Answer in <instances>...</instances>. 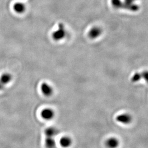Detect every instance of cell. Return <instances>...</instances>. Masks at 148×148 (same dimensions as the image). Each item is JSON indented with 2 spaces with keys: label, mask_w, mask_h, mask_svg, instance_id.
Returning a JSON list of instances; mask_svg holds the SVG:
<instances>
[{
  "label": "cell",
  "mask_w": 148,
  "mask_h": 148,
  "mask_svg": "<svg viewBox=\"0 0 148 148\" xmlns=\"http://www.w3.org/2000/svg\"><path fill=\"white\" fill-rule=\"evenodd\" d=\"M112 5L117 9H124L131 12H137L139 10V5L135 3H128L121 0H111Z\"/></svg>",
  "instance_id": "6da1fadb"
},
{
  "label": "cell",
  "mask_w": 148,
  "mask_h": 148,
  "mask_svg": "<svg viewBox=\"0 0 148 148\" xmlns=\"http://www.w3.org/2000/svg\"><path fill=\"white\" fill-rule=\"evenodd\" d=\"M66 30L63 24L60 23L58 25V29L52 34V37L56 41H59L65 37Z\"/></svg>",
  "instance_id": "7a4b0ae2"
},
{
  "label": "cell",
  "mask_w": 148,
  "mask_h": 148,
  "mask_svg": "<svg viewBox=\"0 0 148 148\" xmlns=\"http://www.w3.org/2000/svg\"><path fill=\"white\" fill-rule=\"evenodd\" d=\"M116 121L123 124H129L132 121V116L128 114H122L116 117Z\"/></svg>",
  "instance_id": "3957f363"
},
{
  "label": "cell",
  "mask_w": 148,
  "mask_h": 148,
  "mask_svg": "<svg viewBox=\"0 0 148 148\" xmlns=\"http://www.w3.org/2000/svg\"><path fill=\"white\" fill-rule=\"evenodd\" d=\"M41 115L43 119L47 120H49L53 119V117L54 116V112L53 110L47 108L43 110Z\"/></svg>",
  "instance_id": "277c9868"
},
{
  "label": "cell",
  "mask_w": 148,
  "mask_h": 148,
  "mask_svg": "<svg viewBox=\"0 0 148 148\" xmlns=\"http://www.w3.org/2000/svg\"><path fill=\"white\" fill-rule=\"evenodd\" d=\"M41 90L43 94L46 96H49L53 93V88L47 83H43L41 86Z\"/></svg>",
  "instance_id": "5b68a950"
},
{
  "label": "cell",
  "mask_w": 148,
  "mask_h": 148,
  "mask_svg": "<svg viewBox=\"0 0 148 148\" xmlns=\"http://www.w3.org/2000/svg\"><path fill=\"white\" fill-rule=\"evenodd\" d=\"M101 34V30L99 27H92L88 32V36L90 38L95 39L99 37Z\"/></svg>",
  "instance_id": "8992f818"
},
{
  "label": "cell",
  "mask_w": 148,
  "mask_h": 148,
  "mask_svg": "<svg viewBox=\"0 0 148 148\" xmlns=\"http://www.w3.org/2000/svg\"><path fill=\"white\" fill-rule=\"evenodd\" d=\"M119 143V140L116 138H110L106 141V145L109 148H116Z\"/></svg>",
  "instance_id": "52a82bcc"
},
{
  "label": "cell",
  "mask_w": 148,
  "mask_h": 148,
  "mask_svg": "<svg viewBox=\"0 0 148 148\" xmlns=\"http://www.w3.org/2000/svg\"><path fill=\"white\" fill-rule=\"evenodd\" d=\"M13 10L16 13L21 14L25 11L26 7L24 3L21 2H16L13 5Z\"/></svg>",
  "instance_id": "ba28073f"
},
{
  "label": "cell",
  "mask_w": 148,
  "mask_h": 148,
  "mask_svg": "<svg viewBox=\"0 0 148 148\" xmlns=\"http://www.w3.org/2000/svg\"><path fill=\"white\" fill-rule=\"evenodd\" d=\"M148 77V73L147 71H144L142 73H136L132 77V81L133 82H137L138 81H140V79L142 78L145 79V80H147Z\"/></svg>",
  "instance_id": "9c48e42d"
},
{
  "label": "cell",
  "mask_w": 148,
  "mask_h": 148,
  "mask_svg": "<svg viewBox=\"0 0 148 148\" xmlns=\"http://www.w3.org/2000/svg\"><path fill=\"white\" fill-rule=\"evenodd\" d=\"M72 144V140L71 138L68 136L63 137L60 140V144L63 148H69Z\"/></svg>",
  "instance_id": "30bf717a"
},
{
  "label": "cell",
  "mask_w": 148,
  "mask_h": 148,
  "mask_svg": "<svg viewBox=\"0 0 148 148\" xmlns=\"http://www.w3.org/2000/svg\"><path fill=\"white\" fill-rule=\"evenodd\" d=\"M45 133L46 135V137H54L56 135L58 134V130L53 127H49L47 128L45 130Z\"/></svg>",
  "instance_id": "8fae6325"
},
{
  "label": "cell",
  "mask_w": 148,
  "mask_h": 148,
  "mask_svg": "<svg viewBox=\"0 0 148 148\" xmlns=\"http://www.w3.org/2000/svg\"><path fill=\"white\" fill-rule=\"evenodd\" d=\"M12 79V75L9 73L3 74L0 77V82L3 85H7L9 84Z\"/></svg>",
  "instance_id": "7c38bea8"
},
{
  "label": "cell",
  "mask_w": 148,
  "mask_h": 148,
  "mask_svg": "<svg viewBox=\"0 0 148 148\" xmlns=\"http://www.w3.org/2000/svg\"><path fill=\"white\" fill-rule=\"evenodd\" d=\"M45 147L46 148H56V144L54 137H46Z\"/></svg>",
  "instance_id": "4fadbf2b"
},
{
  "label": "cell",
  "mask_w": 148,
  "mask_h": 148,
  "mask_svg": "<svg viewBox=\"0 0 148 148\" xmlns=\"http://www.w3.org/2000/svg\"><path fill=\"white\" fill-rule=\"evenodd\" d=\"M136 0H124V1H125L126 2L128 3H131V4H132V3H134V2H136Z\"/></svg>",
  "instance_id": "5bb4252c"
},
{
  "label": "cell",
  "mask_w": 148,
  "mask_h": 148,
  "mask_svg": "<svg viewBox=\"0 0 148 148\" xmlns=\"http://www.w3.org/2000/svg\"><path fill=\"white\" fill-rule=\"evenodd\" d=\"M5 85H3L1 82H0V90H3L4 88H5Z\"/></svg>",
  "instance_id": "9a60e30c"
}]
</instances>
